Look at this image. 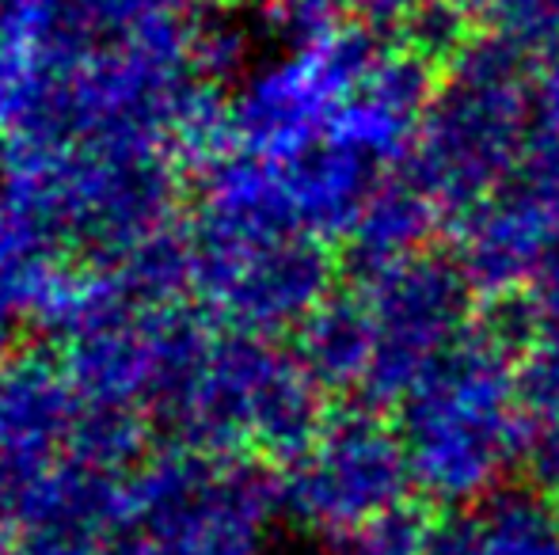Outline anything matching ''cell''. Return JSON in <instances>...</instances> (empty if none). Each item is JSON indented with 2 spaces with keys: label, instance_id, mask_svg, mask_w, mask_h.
Returning <instances> with one entry per match:
<instances>
[{
  "label": "cell",
  "instance_id": "obj_1",
  "mask_svg": "<svg viewBox=\"0 0 559 555\" xmlns=\"http://www.w3.org/2000/svg\"><path fill=\"white\" fill-rule=\"evenodd\" d=\"M12 319L4 316V312H0V370H4L8 362H12V347H8V342H12Z\"/></svg>",
  "mask_w": 559,
  "mask_h": 555
}]
</instances>
